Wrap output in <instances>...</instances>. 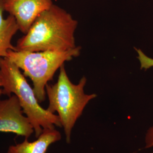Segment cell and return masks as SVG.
I'll return each instance as SVG.
<instances>
[{"label":"cell","instance_id":"1","mask_svg":"<svg viewBox=\"0 0 153 153\" xmlns=\"http://www.w3.org/2000/svg\"><path fill=\"white\" fill-rule=\"evenodd\" d=\"M78 22L70 13L53 4L33 23L19 39L16 51H65L76 48L74 33Z\"/></svg>","mask_w":153,"mask_h":153},{"label":"cell","instance_id":"2","mask_svg":"<svg viewBox=\"0 0 153 153\" xmlns=\"http://www.w3.org/2000/svg\"><path fill=\"white\" fill-rule=\"evenodd\" d=\"M86 82V78L83 76L78 83H72L63 65L60 68L57 82L53 85L47 84L45 88L49 101L47 109L51 113H57L68 144L71 141L72 130L83 110L90 101L97 97L95 94H85Z\"/></svg>","mask_w":153,"mask_h":153},{"label":"cell","instance_id":"3","mask_svg":"<svg viewBox=\"0 0 153 153\" xmlns=\"http://www.w3.org/2000/svg\"><path fill=\"white\" fill-rule=\"evenodd\" d=\"M0 76L3 94L15 95L24 114L30 119L36 138L43 129L61 127L58 115L43 108L39 102L33 88L28 83L20 69L7 58H0Z\"/></svg>","mask_w":153,"mask_h":153},{"label":"cell","instance_id":"4","mask_svg":"<svg viewBox=\"0 0 153 153\" xmlns=\"http://www.w3.org/2000/svg\"><path fill=\"white\" fill-rule=\"evenodd\" d=\"M81 49V47H76L65 51L9 50L6 58L22 70L25 76L31 79L36 97L39 103H42L47 96L46 86L53 79L55 73L65 62L80 55Z\"/></svg>","mask_w":153,"mask_h":153},{"label":"cell","instance_id":"5","mask_svg":"<svg viewBox=\"0 0 153 153\" xmlns=\"http://www.w3.org/2000/svg\"><path fill=\"white\" fill-rule=\"evenodd\" d=\"M0 132L12 133L28 138L34 133L30 119L15 95L0 101Z\"/></svg>","mask_w":153,"mask_h":153},{"label":"cell","instance_id":"6","mask_svg":"<svg viewBox=\"0 0 153 153\" xmlns=\"http://www.w3.org/2000/svg\"><path fill=\"white\" fill-rule=\"evenodd\" d=\"M53 4L52 0H4L5 11L15 18L19 30L24 34L36 19Z\"/></svg>","mask_w":153,"mask_h":153},{"label":"cell","instance_id":"7","mask_svg":"<svg viewBox=\"0 0 153 153\" xmlns=\"http://www.w3.org/2000/svg\"><path fill=\"white\" fill-rule=\"evenodd\" d=\"M61 139L60 132L55 128L45 129L36 140L30 142L25 138L23 142L10 145L7 153H46L52 144Z\"/></svg>","mask_w":153,"mask_h":153},{"label":"cell","instance_id":"8","mask_svg":"<svg viewBox=\"0 0 153 153\" xmlns=\"http://www.w3.org/2000/svg\"><path fill=\"white\" fill-rule=\"evenodd\" d=\"M4 0H0V58H6L9 50L16 51L11 44V39L19 30L15 18L9 15L4 18Z\"/></svg>","mask_w":153,"mask_h":153},{"label":"cell","instance_id":"9","mask_svg":"<svg viewBox=\"0 0 153 153\" xmlns=\"http://www.w3.org/2000/svg\"><path fill=\"white\" fill-rule=\"evenodd\" d=\"M138 53V59L141 64V69H149L153 66V59L149 57L141 49H136Z\"/></svg>","mask_w":153,"mask_h":153},{"label":"cell","instance_id":"10","mask_svg":"<svg viewBox=\"0 0 153 153\" xmlns=\"http://www.w3.org/2000/svg\"><path fill=\"white\" fill-rule=\"evenodd\" d=\"M152 148H153V126L148 129L145 136V149Z\"/></svg>","mask_w":153,"mask_h":153},{"label":"cell","instance_id":"11","mask_svg":"<svg viewBox=\"0 0 153 153\" xmlns=\"http://www.w3.org/2000/svg\"><path fill=\"white\" fill-rule=\"evenodd\" d=\"M2 79H1V77L0 76V97L3 94V91H2Z\"/></svg>","mask_w":153,"mask_h":153},{"label":"cell","instance_id":"12","mask_svg":"<svg viewBox=\"0 0 153 153\" xmlns=\"http://www.w3.org/2000/svg\"><path fill=\"white\" fill-rule=\"evenodd\" d=\"M0 101H1V100H0Z\"/></svg>","mask_w":153,"mask_h":153}]
</instances>
